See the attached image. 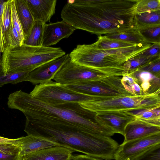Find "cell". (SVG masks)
Listing matches in <instances>:
<instances>
[{"label":"cell","mask_w":160,"mask_h":160,"mask_svg":"<svg viewBox=\"0 0 160 160\" xmlns=\"http://www.w3.org/2000/svg\"><path fill=\"white\" fill-rule=\"evenodd\" d=\"M160 144V132L123 142L119 145L115 160H135L152 147Z\"/></svg>","instance_id":"10"},{"label":"cell","mask_w":160,"mask_h":160,"mask_svg":"<svg viewBox=\"0 0 160 160\" xmlns=\"http://www.w3.org/2000/svg\"><path fill=\"white\" fill-rule=\"evenodd\" d=\"M109 76L98 70L72 62L70 59L58 71L52 79L67 85L98 80Z\"/></svg>","instance_id":"9"},{"label":"cell","mask_w":160,"mask_h":160,"mask_svg":"<svg viewBox=\"0 0 160 160\" xmlns=\"http://www.w3.org/2000/svg\"><path fill=\"white\" fill-rule=\"evenodd\" d=\"M65 86L77 92L102 98L134 95L124 89L121 78L118 76H109L97 80Z\"/></svg>","instance_id":"8"},{"label":"cell","mask_w":160,"mask_h":160,"mask_svg":"<svg viewBox=\"0 0 160 160\" xmlns=\"http://www.w3.org/2000/svg\"><path fill=\"white\" fill-rule=\"evenodd\" d=\"M129 112L133 115L134 119L160 126V108Z\"/></svg>","instance_id":"22"},{"label":"cell","mask_w":160,"mask_h":160,"mask_svg":"<svg viewBox=\"0 0 160 160\" xmlns=\"http://www.w3.org/2000/svg\"><path fill=\"white\" fill-rule=\"evenodd\" d=\"M136 56L142 58L160 56V44H152L150 47Z\"/></svg>","instance_id":"36"},{"label":"cell","mask_w":160,"mask_h":160,"mask_svg":"<svg viewBox=\"0 0 160 160\" xmlns=\"http://www.w3.org/2000/svg\"><path fill=\"white\" fill-rule=\"evenodd\" d=\"M0 143L9 144L18 146V138L12 139L0 136Z\"/></svg>","instance_id":"40"},{"label":"cell","mask_w":160,"mask_h":160,"mask_svg":"<svg viewBox=\"0 0 160 160\" xmlns=\"http://www.w3.org/2000/svg\"><path fill=\"white\" fill-rule=\"evenodd\" d=\"M24 131L27 135L101 160L114 159L119 146L111 137L87 132L72 126L26 122Z\"/></svg>","instance_id":"3"},{"label":"cell","mask_w":160,"mask_h":160,"mask_svg":"<svg viewBox=\"0 0 160 160\" xmlns=\"http://www.w3.org/2000/svg\"><path fill=\"white\" fill-rule=\"evenodd\" d=\"M107 38L123 41L134 45H139L147 42L136 28L119 32L110 33L105 36Z\"/></svg>","instance_id":"20"},{"label":"cell","mask_w":160,"mask_h":160,"mask_svg":"<svg viewBox=\"0 0 160 160\" xmlns=\"http://www.w3.org/2000/svg\"><path fill=\"white\" fill-rule=\"evenodd\" d=\"M138 0L68 1L61 12L62 21L77 29L99 36L136 28Z\"/></svg>","instance_id":"1"},{"label":"cell","mask_w":160,"mask_h":160,"mask_svg":"<svg viewBox=\"0 0 160 160\" xmlns=\"http://www.w3.org/2000/svg\"><path fill=\"white\" fill-rule=\"evenodd\" d=\"M160 56L142 58L136 56L128 60L123 65L124 75L129 74L152 61L160 58Z\"/></svg>","instance_id":"25"},{"label":"cell","mask_w":160,"mask_h":160,"mask_svg":"<svg viewBox=\"0 0 160 160\" xmlns=\"http://www.w3.org/2000/svg\"><path fill=\"white\" fill-rule=\"evenodd\" d=\"M73 152L69 148L55 146L26 154L22 157L21 160H70Z\"/></svg>","instance_id":"14"},{"label":"cell","mask_w":160,"mask_h":160,"mask_svg":"<svg viewBox=\"0 0 160 160\" xmlns=\"http://www.w3.org/2000/svg\"><path fill=\"white\" fill-rule=\"evenodd\" d=\"M11 22L24 42V35L21 25L17 13L15 0H10Z\"/></svg>","instance_id":"31"},{"label":"cell","mask_w":160,"mask_h":160,"mask_svg":"<svg viewBox=\"0 0 160 160\" xmlns=\"http://www.w3.org/2000/svg\"><path fill=\"white\" fill-rule=\"evenodd\" d=\"M137 70L148 72L160 77V58L149 62Z\"/></svg>","instance_id":"34"},{"label":"cell","mask_w":160,"mask_h":160,"mask_svg":"<svg viewBox=\"0 0 160 160\" xmlns=\"http://www.w3.org/2000/svg\"><path fill=\"white\" fill-rule=\"evenodd\" d=\"M45 24L40 21H35L29 34L24 39L23 43L32 46H42Z\"/></svg>","instance_id":"23"},{"label":"cell","mask_w":160,"mask_h":160,"mask_svg":"<svg viewBox=\"0 0 160 160\" xmlns=\"http://www.w3.org/2000/svg\"><path fill=\"white\" fill-rule=\"evenodd\" d=\"M19 154H7L0 152V160H21Z\"/></svg>","instance_id":"38"},{"label":"cell","mask_w":160,"mask_h":160,"mask_svg":"<svg viewBox=\"0 0 160 160\" xmlns=\"http://www.w3.org/2000/svg\"><path fill=\"white\" fill-rule=\"evenodd\" d=\"M160 132V126L134 119L129 123L124 129L123 142Z\"/></svg>","instance_id":"16"},{"label":"cell","mask_w":160,"mask_h":160,"mask_svg":"<svg viewBox=\"0 0 160 160\" xmlns=\"http://www.w3.org/2000/svg\"><path fill=\"white\" fill-rule=\"evenodd\" d=\"M8 99V107L22 112L26 122L72 126L87 132L111 136L96 122L95 113L83 108L78 103L52 106L21 90L10 94Z\"/></svg>","instance_id":"2"},{"label":"cell","mask_w":160,"mask_h":160,"mask_svg":"<svg viewBox=\"0 0 160 160\" xmlns=\"http://www.w3.org/2000/svg\"><path fill=\"white\" fill-rule=\"evenodd\" d=\"M147 95L160 92V77L145 71L137 70L130 74Z\"/></svg>","instance_id":"18"},{"label":"cell","mask_w":160,"mask_h":160,"mask_svg":"<svg viewBox=\"0 0 160 160\" xmlns=\"http://www.w3.org/2000/svg\"><path fill=\"white\" fill-rule=\"evenodd\" d=\"M93 43L97 49L101 50L127 48L138 45L109 38L101 35L98 37V40Z\"/></svg>","instance_id":"24"},{"label":"cell","mask_w":160,"mask_h":160,"mask_svg":"<svg viewBox=\"0 0 160 160\" xmlns=\"http://www.w3.org/2000/svg\"><path fill=\"white\" fill-rule=\"evenodd\" d=\"M30 72H9L5 74L0 70V88L7 84H16L25 81V78Z\"/></svg>","instance_id":"27"},{"label":"cell","mask_w":160,"mask_h":160,"mask_svg":"<svg viewBox=\"0 0 160 160\" xmlns=\"http://www.w3.org/2000/svg\"><path fill=\"white\" fill-rule=\"evenodd\" d=\"M66 54L60 48L34 46L23 43L7 47L2 53L0 70L4 74L30 71Z\"/></svg>","instance_id":"5"},{"label":"cell","mask_w":160,"mask_h":160,"mask_svg":"<svg viewBox=\"0 0 160 160\" xmlns=\"http://www.w3.org/2000/svg\"><path fill=\"white\" fill-rule=\"evenodd\" d=\"M5 39L7 47H15L21 46L23 43V41L11 22L10 26L6 33Z\"/></svg>","instance_id":"30"},{"label":"cell","mask_w":160,"mask_h":160,"mask_svg":"<svg viewBox=\"0 0 160 160\" xmlns=\"http://www.w3.org/2000/svg\"><path fill=\"white\" fill-rule=\"evenodd\" d=\"M20 151V148L18 146L0 143V152L7 154H19Z\"/></svg>","instance_id":"37"},{"label":"cell","mask_w":160,"mask_h":160,"mask_svg":"<svg viewBox=\"0 0 160 160\" xmlns=\"http://www.w3.org/2000/svg\"><path fill=\"white\" fill-rule=\"evenodd\" d=\"M6 1L0 0V63L2 54L7 47L6 42L3 34L2 19L4 4Z\"/></svg>","instance_id":"35"},{"label":"cell","mask_w":160,"mask_h":160,"mask_svg":"<svg viewBox=\"0 0 160 160\" xmlns=\"http://www.w3.org/2000/svg\"><path fill=\"white\" fill-rule=\"evenodd\" d=\"M160 94L156 92L145 96L98 97L94 100L78 103L83 108L95 113L107 111L153 109L160 107Z\"/></svg>","instance_id":"6"},{"label":"cell","mask_w":160,"mask_h":160,"mask_svg":"<svg viewBox=\"0 0 160 160\" xmlns=\"http://www.w3.org/2000/svg\"><path fill=\"white\" fill-rule=\"evenodd\" d=\"M138 30L147 42L151 44H160V25Z\"/></svg>","instance_id":"28"},{"label":"cell","mask_w":160,"mask_h":160,"mask_svg":"<svg viewBox=\"0 0 160 160\" xmlns=\"http://www.w3.org/2000/svg\"><path fill=\"white\" fill-rule=\"evenodd\" d=\"M15 3L25 39L29 34L35 22L28 8L26 0H15Z\"/></svg>","instance_id":"19"},{"label":"cell","mask_w":160,"mask_h":160,"mask_svg":"<svg viewBox=\"0 0 160 160\" xmlns=\"http://www.w3.org/2000/svg\"><path fill=\"white\" fill-rule=\"evenodd\" d=\"M2 19L3 34L6 40L5 35L11 24L10 0H6L5 3Z\"/></svg>","instance_id":"33"},{"label":"cell","mask_w":160,"mask_h":160,"mask_svg":"<svg viewBox=\"0 0 160 160\" xmlns=\"http://www.w3.org/2000/svg\"><path fill=\"white\" fill-rule=\"evenodd\" d=\"M70 59L69 54H67L44 63L30 72L25 81L37 85L51 81L58 71Z\"/></svg>","instance_id":"12"},{"label":"cell","mask_w":160,"mask_h":160,"mask_svg":"<svg viewBox=\"0 0 160 160\" xmlns=\"http://www.w3.org/2000/svg\"><path fill=\"white\" fill-rule=\"evenodd\" d=\"M121 83L124 89L129 92L136 96L148 95L143 90L134 78L131 75L122 76Z\"/></svg>","instance_id":"26"},{"label":"cell","mask_w":160,"mask_h":160,"mask_svg":"<svg viewBox=\"0 0 160 160\" xmlns=\"http://www.w3.org/2000/svg\"><path fill=\"white\" fill-rule=\"evenodd\" d=\"M35 22H49L55 12L56 0H26Z\"/></svg>","instance_id":"15"},{"label":"cell","mask_w":160,"mask_h":160,"mask_svg":"<svg viewBox=\"0 0 160 160\" xmlns=\"http://www.w3.org/2000/svg\"><path fill=\"white\" fill-rule=\"evenodd\" d=\"M70 160H101L98 158H94L87 155H73Z\"/></svg>","instance_id":"39"},{"label":"cell","mask_w":160,"mask_h":160,"mask_svg":"<svg viewBox=\"0 0 160 160\" xmlns=\"http://www.w3.org/2000/svg\"><path fill=\"white\" fill-rule=\"evenodd\" d=\"M134 22L138 30L160 25V10L136 13Z\"/></svg>","instance_id":"21"},{"label":"cell","mask_w":160,"mask_h":160,"mask_svg":"<svg viewBox=\"0 0 160 160\" xmlns=\"http://www.w3.org/2000/svg\"><path fill=\"white\" fill-rule=\"evenodd\" d=\"M30 94L32 97L52 106L84 102L93 100L96 98L76 92L52 80L36 85Z\"/></svg>","instance_id":"7"},{"label":"cell","mask_w":160,"mask_h":160,"mask_svg":"<svg viewBox=\"0 0 160 160\" xmlns=\"http://www.w3.org/2000/svg\"><path fill=\"white\" fill-rule=\"evenodd\" d=\"M160 10V0H138L135 6L136 13Z\"/></svg>","instance_id":"29"},{"label":"cell","mask_w":160,"mask_h":160,"mask_svg":"<svg viewBox=\"0 0 160 160\" xmlns=\"http://www.w3.org/2000/svg\"><path fill=\"white\" fill-rule=\"evenodd\" d=\"M146 43L129 47L98 49L94 43L78 45L69 54L71 61L109 76H123V65L129 59L150 47Z\"/></svg>","instance_id":"4"},{"label":"cell","mask_w":160,"mask_h":160,"mask_svg":"<svg viewBox=\"0 0 160 160\" xmlns=\"http://www.w3.org/2000/svg\"><path fill=\"white\" fill-rule=\"evenodd\" d=\"M135 160H160V144L150 148Z\"/></svg>","instance_id":"32"},{"label":"cell","mask_w":160,"mask_h":160,"mask_svg":"<svg viewBox=\"0 0 160 160\" xmlns=\"http://www.w3.org/2000/svg\"><path fill=\"white\" fill-rule=\"evenodd\" d=\"M77 29L62 21L44 24L42 46L50 47L64 38H68Z\"/></svg>","instance_id":"13"},{"label":"cell","mask_w":160,"mask_h":160,"mask_svg":"<svg viewBox=\"0 0 160 160\" xmlns=\"http://www.w3.org/2000/svg\"><path fill=\"white\" fill-rule=\"evenodd\" d=\"M94 118L99 125L112 136L115 133L123 135L126 126L134 119L132 113L126 110L99 112L95 113Z\"/></svg>","instance_id":"11"},{"label":"cell","mask_w":160,"mask_h":160,"mask_svg":"<svg viewBox=\"0 0 160 160\" xmlns=\"http://www.w3.org/2000/svg\"><path fill=\"white\" fill-rule=\"evenodd\" d=\"M18 146L20 149L19 155L22 157L40 149L57 146L52 142L30 135L18 138Z\"/></svg>","instance_id":"17"}]
</instances>
